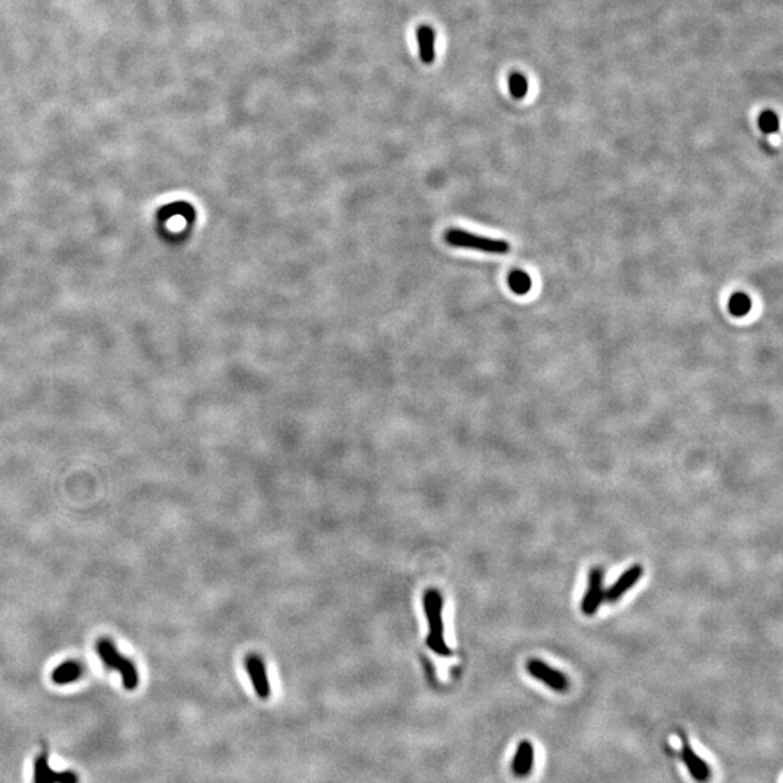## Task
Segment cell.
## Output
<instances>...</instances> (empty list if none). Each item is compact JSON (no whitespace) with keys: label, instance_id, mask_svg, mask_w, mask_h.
I'll return each mask as SVG.
<instances>
[{"label":"cell","instance_id":"cell-1","mask_svg":"<svg viewBox=\"0 0 783 783\" xmlns=\"http://www.w3.org/2000/svg\"><path fill=\"white\" fill-rule=\"evenodd\" d=\"M422 605H424L428 626H429L426 646L431 648V651L438 656H443V657L451 656L453 651L447 644L446 636H444V619H443L444 599L441 594L437 589H428L422 597Z\"/></svg>","mask_w":783,"mask_h":783},{"label":"cell","instance_id":"cell-2","mask_svg":"<svg viewBox=\"0 0 783 783\" xmlns=\"http://www.w3.org/2000/svg\"><path fill=\"white\" fill-rule=\"evenodd\" d=\"M95 650L107 669L120 673L122 685L127 690H135L138 688L140 673L137 664L117 650L116 644L109 637H100L96 641Z\"/></svg>","mask_w":783,"mask_h":783},{"label":"cell","instance_id":"cell-10","mask_svg":"<svg viewBox=\"0 0 783 783\" xmlns=\"http://www.w3.org/2000/svg\"><path fill=\"white\" fill-rule=\"evenodd\" d=\"M436 31L431 26L421 25L416 29L418 53L424 64H433L436 61Z\"/></svg>","mask_w":783,"mask_h":783},{"label":"cell","instance_id":"cell-4","mask_svg":"<svg viewBox=\"0 0 783 783\" xmlns=\"http://www.w3.org/2000/svg\"><path fill=\"white\" fill-rule=\"evenodd\" d=\"M527 672L534 679L545 683V686H548V688L556 690V692L569 690L570 683H569V679L566 678V675L562 673L560 671L552 668V666H548L542 660H538V658L528 660Z\"/></svg>","mask_w":783,"mask_h":783},{"label":"cell","instance_id":"cell-13","mask_svg":"<svg viewBox=\"0 0 783 783\" xmlns=\"http://www.w3.org/2000/svg\"><path fill=\"white\" fill-rule=\"evenodd\" d=\"M508 283H509V288H511L513 292L517 293V295H527L531 290V286H532L531 278L528 276L525 271H521V270L513 271L511 274H509Z\"/></svg>","mask_w":783,"mask_h":783},{"label":"cell","instance_id":"cell-6","mask_svg":"<svg viewBox=\"0 0 783 783\" xmlns=\"http://www.w3.org/2000/svg\"><path fill=\"white\" fill-rule=\"evenodd\" d=\"M33 783H78V774L71 770H53L48 763V755L43 750L33 764Z\"/></svg>","mask_w":783,"mask_h":783},{"label":"cell","instance_id":"cell-5","mask_svg":"<svg viewBox=\"0 0 783 783\" xmlns=\"http://www.w3.org/2000/svg\"><path fill=\"white\" fill-rule=\"evenodd\" d=\"M604 601H605L604 572L599 567H594L589 573V583H587L586 592L580 604L582 612L587 616L595 615Z\"/></svg>","mask_w":783,"mask_h":783},{"label":"cell","instance_id":"cell-12","mask_svg":"<svg viewBox=\"0 0 783 783\" xmlns=\"http://www.w3.org/2000/svg\"><path fill=\"white\" fill-rule=\"evenodd\" d=\"M532 766H534V747L531 741L522 740L513 760V772L515 776L524 777L531 773Z\"/></svg>","mask_w":783,"mask_h":783},{"label":"cell","instance_id":"cell-14","mask_svg":"<svg viewBox=\"0 0 783 783\" xmlns=\"http://www.w3.org/2000/svg\"><path fill=\"white\" fill-rule=\"evenodd\" d=\"M728 309L734 317L747 315L752 309V299L746 293H735L730 299Z\"/></svg>","mask_w":783,"mask_h":783},{"label":"cell","instance_id":"cell-15","mask_svg":"<svg viewBox=\"0 0 783 783\" xmlns=\"http://www.w3.org/2000/svg\"><path fill=\"white\" fill-rule=\"evenodd\" d=\"M509 92H511L513 98L514 99H522L527 92H528V82L527 78L520 74V73H514L511 74V77H509Z\"/></svg>","mask_w":783,"mask_h":783},{"label":"cell","instance_id":"cell-16","mask_svg":"<svg viewBox=\"0 0 783 783\" xmlns=\"http://www.w3.org/2000/svg\"><path fill=\"white\" fill-rule=\"evenodd\" d=\"M759 127L764 134H773L779 130V120L774 112L766 110L759 117Z\"/></svg>","mask_w":783,"mask_h":783},{"label":"cell","instance_id":"cell-11","mask_svg":"<svg viewBox=\"0 0 783 783\" xmlns=\"http://www.w3.org/2000/svg\"><path fill=\"white\" fill-rule=\"evenodd\" d=\"M85 673V666L78 660H67L58 664L53 671L51 679L58 686H65L77 682Z\"/></svg>","mask_w":783,"mask_h":783},{"label":"cell","instance_id":"cell-7","mask_svg":"<svg viewBox=\"0 0 783 783\" xmlns=\"http://www.w3.org/2000/svg\"><path fill=\"white\" fill-rule=\"evenodd\" d=\"M244 666H246V671L248 673V678L251 679L253 688H254L256 693L258 695V698L260 699H268L271 690H270V683H268L266 664H264L263 658H260L256 654L247 656L246 661H244Z\"/></svg>","mask_w":783,"mask_h":783},{"label":"cell","instance_id":"cell-3","mask_svg":"<svg viewBox=\"0 0 783 783\" xmlns=\"http://www.w3.org/2000/svg\"><path fill=\"white\" fill-rule=\"evenodd\" d=\"M444 238L453 247L476 250L488 254H506L511 250V246H509L508 241L482 237V235H476L464 229L451 228L446 232Z\"/></svg>","mask_w":783,"mask_h":783},{"label":"cell","instance_id":"cell-8","mask_svg":"<svg viewBox=\"0 0 783 783\" xmlns=\"http://www.w3.org/2000/svg\"><path fill=\"white\" fill-rule=\"evenodd\" d=\"M641 576H643V567L640 564H634L630 569H626L605 591V601L612 604L621 599L633 586L637 584Z\"/></svg>","mask_w":783,"mask_h":783},{"label":"cell","instance_id":"cell-9","mask_svg":"<svg viewBox=\"0 0 783 783\" xmlns=\"http://www.w3.org/2000/svg\"><path fill=\"white\" fill-rule=\"evenodd\" d=\"M682 759H683L689 773L692 774V777L696 782H699V783L708 782V779L711 776V770H710L708 763L705 762L703 759H700L695 753V750L690 747V744L688 741H683V744H682Z\"/></svg>","mask_w":783,"mask_h":783}]
</instances>
